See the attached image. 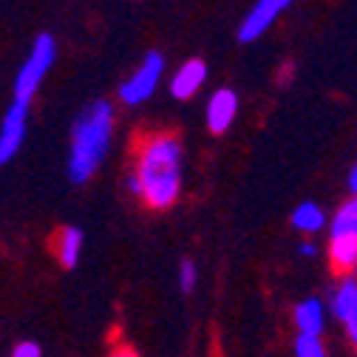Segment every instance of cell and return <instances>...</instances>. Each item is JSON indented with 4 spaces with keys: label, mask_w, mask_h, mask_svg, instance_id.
Listing matches in <instances>:
<instances>
[{
    "label": "cell",
    "mask_w": 357,
    "mask_h": 357,
    "mask_svg": "<svg viewBox=\"0 0 357 357\" xmlns=\"http://www.w3.org/2000/svg\"><path fill=\"white\" fill-rule=\"evenodd\" d=\"M82 230L79 227H63L57 233V241H54V255L60 261V266H66V270H71V266H77L79 261V250H82Z\"/></svg>",
    "instance_id": "5bb4252c"
},
{
    "label": "cell",
    "mask_w": 357,
    "mask_h": 357,
    "mask_svg": "<svg viewBox=\"0 0 357 357\" xmlns=\"http://www.w3.org/2000/svg\"><path fill=\"white\" fill-rule=\"evenodd\" d=\"M349 190H351V196H357V162H354V167L349 170Z\"/></svg>",
    "instance_id": "ffe728a7"
},
{
    "label": "cell",
    "mask_w": 357,
    "mask_h": 357,
    "mask_svg": "<svg viewBox=\"0 0 357 357\" xmlns=\"http://www.w3.org/2000/svg\"><path fill=\"white\" fill-rule=\"evenodd\" d=\"M295 357H329V351L324 346V337L298 335L295 337Z\"/></svg>",
    "instance_id": "2e32d148"
},
{
    "label": "cell",
    "mask_w": 357,
    "mask_h": 357,
    "mask_svg": "<svg viewBox=\"0 0 357 357\" xmlns=\"http://www.w3.org/2000/svg\"><path fill=\"white\" fill-rule=\"evenodd\" d=\"M162 77H165V54L156 52V49H151L142 57V63L130 71V77L122 79L119 91H116L119 94V102L128 105V108H137V105L148 102L156 94Z\"/></svg>",
    "instance_id": "277c9868"
},
{
    "label": "cell",
    "mask_w": 357,
    "mask_h": 357,
    "mask_svg": "<svg viewBox=\"0 0 357 357\" xmlns=\"http://www.w3.org/2000/svg\"><path fill=\"white\" fill-rule=\"evenodd\" d=\"M114 105L108 100H91L74 119L68 148V178L71 185H88L102 167L114 139Z\"/></svg>",
    "instance_id": "7a4b0ae2"
},
{
    "label": "cell",
    "mask_w": 357,
    "mask_h": 357,
    "mask_svg": "<svg viewBox=\"0 0 357 357\" xmlns=\"http://www.w3.org/2000/svg\"><path fill=\"white\" fill-rule=\"evenodd\" d=\"M289 225L303 236H318L329 227V215L318 202H301L289 215Z\"/></svg>",
    "instance_id": "8fae6325"
},
{
    "label": "cell",
    "mask_w": 357,
    "mask_h": 357,
    "mask_svg": "<svg viewBox=\"0 0 357 357\" xmlns=\"http://www.w3.org/2000/svg\"><path fill=\"white\" fill-rule=\"evenodd\" d=\"M204 82H207V63L202 57H190L167 79V94L178 102H185V100H193L202 91Z\"/></svg>",
    "instance_id": "9c48e42d"
},
{
    "label": "cell",
    "mask_w": 357,
    "mask_h": 357,
    "mask_svg": "<svg viewBox=\"0 0 357 357\" xmlns=\"http://www.w3.org/2000/svg\"><path fill=\"white\" fill-rule=\"evenodd\" d=\"M329 315L340 321L349 346L357 351V281L354 278H337L332 295H329Z\"/></svg>",
    "instance_id": "5b68a950"
},
{
    "label": "cell",
    "mask_w": 357,
    "mask_h": 357,
    "mask_svg": "<svg viewBox=\"0 0 357 357\" xmlns=\"http://www.w3.org/2000/svg\"><path fill=\"white\" fill-rule=\"evenodd\" d=\"M111 357H139V354H137V351H133L130 346H125V343H119V346H116V349L111 351Z\"/></svg>",
    "instance_id": "d6986e66"
},
{
    "label": "cell",
    "mask_w": 357,
    "mask_h": 357,
    "mask_svg": "<svg viewBox=\"0 0 357 357\" xmlns=\"http://www.w3.org/2000/svg\"><path fill=\"white\" fill-rule=\"evenodd\" d=\"M130 176L139 182V199L148 210H170L185 190V145L173 130H153L133 148Z\"/></svg>",
    "instance_id": "6da1fadb"
},
{
    "label": "cell",
    "mask_w": 357,
    "mask_h": 357,
    "mask_svg": "<svg viewBox=\"0 0 357 357\" xmlns=\"http://www.w3.org/2000/svg\"><path fill=\"white\" fill-rule=\"evenodd\" d=\"M326 258H329V266L335 270V275H340V278L351 275V266L357 261V238H329Z\"/></svg>",
    "instance_id": "7c38bea8"
},
{
    "label": "cell",
    "mask_w": 357,
    "mask_h": 357,
    "mask_svg": "<svg viewBox=\"0 0 357 357\" xmlns=\"http://www.w3.org/2000/svg\"><path fill=\"white\" fill-rule=\"evenodd\" d=\"M9 357H43V346L34 343V340H20Z\"/></svg>",
    "instance_id": "e0dca14e"
},
{
    "label": "cell",
    "mask_w": 357,
    "mask_h": 357,
    "mask_svg": "<svg viewBox=\"0 0 357 357\" xmlns=\"http://www.w3.org/2000/svg\"><path fill=\"white\" fill-rule=\"evenodd\" d=\"M26 130H29V102L15 100L0 122V165H9L23 142H26Z\"/></svg>",
    "instance_id": "8992f818"
},
{
    "label": "cell",
    "mask_w": 357,
    "mask_h": 357,
    "mask_svg": "<svg viewBox=\"0 0 357 357\" xmlns=\"http://www.w3.org/2000/svg\"><path fill=\"white\" fill-rule=\"evenodd\" d=\"M176 284H178V289H182L185 295H190L196 287H199V266H196V261H190V258H185L182 264H178V273H176Z\"/></svg>",
    "instance_id": "9a60e30c"
},
{
    "label": "cell",
    "mask_w": 357,
    "mask_h": 357,
    "mask_svg": "<svg viewBox=\"0 0 357 357\" xmlns=\"http://www.w3.org/2000/svg\"><path fill=\"white\" fill-rule=\"evenodd\" d=\"M329 238H357V196H349L329 218Z\"/></svg>",
    "instance_id": "4fadbf2b"
},
{
    "label": "cell",
    "mask_w": 357,
    "mask_h": 357,
    "mask_svg": "<svg viewBox=\"0 0 357 357\" xmlns=\"http://www.w3.org/2000/svg\"><path fill=\"white\" fill-rule=\"evenodd\" d=\"M238 116V94L233 88H215L210 94L207 105H204V122H207V130L221 137V133H227L233 128Z\"/></svg>",
    "instance_id": "ba28073f"
},
{
    "label": "cell",
    "mask_w": 357,
    "mask_h": 357,
    "mask_svg": "<svg viewBox=\"0 0 357 357\" xmlns=\"http://www.w3.org/2000/svg\"><path fill=\"white\" fill-rule=\"evenodd\" d=\"M298 252H301L303 258H315V255H318V247H315V241H303V244L298 247Z\"/></svg>",
    "instance_id": "ac0fdd59"
},
{
    "label": "cell",
    "mask_w": 357,
    "mask_h": 357,
    "mask_svg": "<svg viewBox=\"0 0 357 357\" xmlns=\"http://www.w3.org/2000/svg\"><path fill=\"white\" fill-rule=\"evenodd\" d=\"M349 278H354V281H357V261H354V266H351V275H349Z\"/></svg>",
    "instance_id": "44dd1931"
},
{
    "label": "cell",
    "mask_w": 357,
    "mask_h": 357,
    "mask_svg": "<svg viewBox=\"0 0 357 357\" xmlns=\"http://www.w3.org/2000/svg\"><path fill=\"white\" fill-rule=\"evenodd\" d=\"M326 318H329V306L321 298H303L292 309L295 329H298V335H306V337H324Z\"/></svg>",
    "instance_id": "30bf717a"
},
{
    "label": "cell",
    "mask_w": 357,
    "mask_h": 357,
    "mask_svg": "<svg viewBox=\"0 0 357 357\" xmlns=\"http://www.w3.org/2000/svg\"><path fill=\"white\" fill-rule=\"evenodd\" d=\"M54 60H57V43H54V37L52 34H37L34 43H31L29 57L17 68V77H15V100L31 102V97L40 91L43 79L49 77Z\"/></svg>",
    "instance_id": "3957f363"
},
{
    "label": "cell",
    "mask_w": 357,
    "mask_h": 357,
    "mask_svg": "<svg viewBox=\"0 0 357 357\" xmlns=\"http://www.w3.org/2000/svg\"><path fill=\"white\" fill-rule=\"evenodd\" d=\"M295 3V0H255L252 9L244 15L238 26V40L241 43H255L275 26V20Z\"/></svg>",
    "instance_id": "52a82bcc"
}]
</instances>
